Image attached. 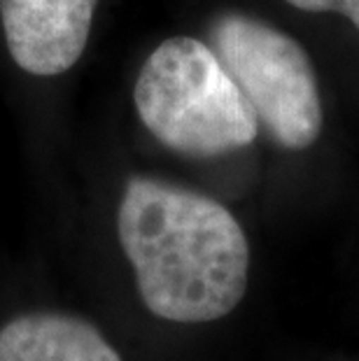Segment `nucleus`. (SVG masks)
I'll return each instance as SVG.
<instances>
[{
	"instance_id": "obj_1",
	"label": "nucleus",
	"mask_w": 359,
	"mask_h": 361,
	"mask_svg": "<svg viewBox=\"0 0 359 361\" xmlns=\"http://www.w3.org/2000/svg\"><path fill=\"white\" fill-rule=\"evenodd\" d=\"M119 245L145 308L178 324H205L238 308L250 245L215 198L154 178H131L117 212Z\"/></svg>"
},
{
	"instance_id": "obj_2",
	"label": "nucleus",
	"mask_w": 359,
	"mask_h": 361,
	"mask_svg": "<svg viewBox=\"0 0 359 361\" xmlns=\"http://www.w3.org/2000/svg\"><path fill=\"white\" fill-rule=\"evenodd\" d=\"M133 103L142 126L178 154L221 157L259 135L255 110L215 49L198 37H168L150 54Z\"/></svg>"
},
{
	"instance_id": "obj_3",
	"label": "nucleus",
	"mask_w": 359,
	"mask_h": 361,
	"mask_svg": "<svg viewBox=\"0 0 359 361\" xmlns=\"http://www.w3.org/2000/svg\"><path fill=\"white\" fill-rule=\"evenodd\" d=\"M212 49L255 110L259 126L285 149H308L322 133L324 110L315 66L285 30L238 12L210 28Z\"/></svg>"
},
{
	"instance_id": "obj_4",
	"label": "nucleus",
	"mask_w": 359,
	"mask_h": 361,
	"mask_svg": "<svg viewBox=\"0 0 359 361\" xmlns=\"http://www.w3.org/2000/svg\"><path fill=\"white\" fill-rule=\"evenodd\" d=\"M98 0H0L12 61L37 78H54L87 49Z\"/></svg>"
},
{
	"instance_id": "obj_5",
	"label": "nucleus",
	"mask_w": 359,
	"mask_h": 361,
	"mask_svg": "<svg viewBox=\"0 0 359 361\" xmlns=\"http://www.w3.org/2000/svg\"><path fill=\"white\" fill-rule=\"evenodd\" d=\"M0 361H121L91 322L63 312H28L0 329Z\"/></svg>"
},
{
	"instance_id": "obj_6",
	"label": "nucleus",
	"mask_w": 359,
	"mask_h": 361,
	"mask_svg": "<svg viewBox=\"0 0 359 361\" xmlns=\"http://www.w3.org/2000/svg\"><path fill=\"white\" fill-rule=\"evenodd\" d=\"M285 3L301 12L341 14V17H346L359 33V0H285Z\"/></svg>"
}]
</instances>
